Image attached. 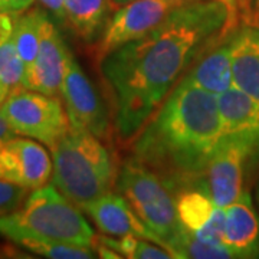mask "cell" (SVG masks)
Returning a JSON list of instances; mask_svg holds the SVG:
<instances>
[{
    "instance_id": "1",
    "label": "cell",
    "mask_w": 259,
    "mask_h": 259,
    "mask_svg": "<svg viewBox=\"0 0 259 259\" xmlns=\"http://www.w3.org/2000/svg\"><path fill=\"white\" fill-rule=\"evenodd\" d=\"M238 6L186 0L157 28L100 61L122 141L136 139L161 102L204 52L236 29Z\"/></svg>"
},
{
    "instance_id": "2",
    "label": "cell",
    "mask_w": 259,
    "mask_h": 259,
    "mask_svg": "<svg viewBox=\"0 0 259 259\" xmlns=\"http://www.w3.org/2000/svg\"><path fill=\"white\" fill-rule=\"evenodd\" d=\"M223 134L218 95L183 76L136 136L133 156L176 194L207 186L209 160Z\"/></svg>"
},
{
    "instance_id": "3",
    "label": "cell",
    "mask_w": 259,
    "mask_h": 259,
    "mask_svg": "<svg viewBox=\"0 0 259 259\" xmlns=\"http://www.w3.org/2000/svg\"><path fill=\"white\" fill-rule=\"evenodd\" d=\"M51 153L52 185L82 210L117 186L118 173L111 153L88 131L71 130Z\"/></svg>"
},
{
    "instance_id": "4",
    "label": "cell",
    "mask_w": 259,
    "mask_h": 259,
    "mask_svg": "<svg viewBox=\"0 0 259 259\" xmlns=\"http://www.w3.org/2000/svg\"><path fill=\"white\" fill-rule=\"evenodd\" d=\"M3 218L25 231L66 245L94 249L97 239L79 207L61 193L55 185L35 189L18 210L6 213Z\"/></svg>"
},
{
    "instance_id": "5",
    "label": "cell",
    "mask_w": 259,
    "mask_h": 259,
    "mask_svg": "<svg viewBox=\"0 0 259 259\" xmlns=\"http://www.w3.org/2000/svg\"><path fill=\"white\" fill-rule=\"evenodd\" d=\"M117 190L168 250L183 226L177 218L175 194L164 182L133 156L121 167Z\"/></svg>"
},
{
    "instance_id": "6",
    "label": "cell",
    "mask_w": 259,
    "mask_h": 259,
    "mask_svg": "<svg viewBox=\"0 0 259 259\" xmlns=\"http://www.w3.org/2000/svg\"><path fill=\"white\" fill-rule=\"evenodd\" d=\"M0 115L16 134L35 139L49 150L71 131L61 100L28 88L10 94L0 107Z\"/></svg>"
},
{
    "instance_id": "7",
    "label": "cell",
    "mask_w": 259,
    "mask_h": 259,
    "mask_svg": "<svg viewBox=\"0 0 259 259\" xmlns=\"http://www.w3.org/2000/svg\"><path fill=\"white\" fill-rule=\"evenodd\" d=\"M258 147V134H223L206 171L207 189L216 207H226L243 193L245 166Z\"/></svg>"
},
{
    "instance_id": "8",
    "label": "cell",
    "mask_w": 259,
    "mask_h": 259,
    "mask_svg": "<svg viewBox=\"0 0 259 259\" xmlns=\"http://www.w3.org/2000/svg\"><path fill=\"white\" fill-rule=\"evenodd\" d=\"M186 0H133L114 12L102 32L95 55L101 61L112 51L144 36Z\"/></svg>"
},
{
    "instance_id": "9",
    "label": "cell",
    "mask_w": 259,
    "mask_h": 259,
    "mask_svg": "<svg viewBox=\"0 0 259 259\" xmlns=\"http://www.w3.org/2000/svg\"><path fill=\"white\" fill-rule=\"evenodd\" d=\"M59 95L62 97L71 130L88 131L98 139L105 140L110 130L107 110L71 52L66 59Z\"/></svg>"
},
{
    "instance_id": "10",
    "label": "cell",
    "mask_w": 259,
    "mask_h": 259,
    "mask_svg": "<svg viewBox=\"0 0 259 259\" xmlns=\"http://www.w3.org/2000/svg\"><path fill=\"white\" fill-rule=\"evenodd\" d=\"M54 163L44 146L33 140H9L0 146V179L35 190L49 182Z\"/></svg>"
},
{
    "instance_id": "11",
    "label": "cell",
    "mask_w": 259,
    "mask_h": 259,
    "mask_svg": "<svg viewBox=\"0 0 259 259\" xmlns=\"http://www.w3.org/2000/svg\"><path fill=\"white\" fill-rule=\"evenodd\" d=\"M69 49L49 16L45 18L36 59L25 74L23 87L37 93L61 94Z\"/></svg>"
},
{
    "instance_id": "12",
    "label": "cell",
    "mask_w": 259,
    "mask_h": 259,
    "mask_svg": "<svg viewBox=\"0 0 259 259\" xmlns=\"http://www.w3.org/2000/svg\"><path fill=\"white\" fill-rule=\"evenodd\" d=\"M83 210L93 218L94 223L104 235L114 238L134 235L163 246L158 236L140 219L139 214L120 193L108 192L87 204Z\"/></svg>"
},
{
    "instance_id": "13",
    "label": "cell",
    "mask_w": 259,
    "mask_h": 259,
    "mask_svg": "<svg viewBox=\"0 0 259 259\" xmlns=\"http://www.w3.org/2000/svg\"><path fill=\"white\" fill-rule=\"evenodd\" d=\"M233 87L259 101V26L243 25L231 36Z\"/></svg>"
},
{
    "instance_id": "14",
    "label": "cell",
    "mask_w": 259,
    "mask_h": 259,
    "mask_svg": "<svg viewBox=\"0 0 259 259\" xmlns=\"http://www.w3.org/2000/svg\"><path fill=\"white\" fill-rule=\"evenodd\" d=\"M226 223L223 243L232 249L238 258L250 256L259 248V218L253 210L248 192L225 207Z\"/></svg>"
},
{
    "instance_id": "15",
    "label": "cell",
    "mask_w": 259,
    "mask_h": 259,
    "mask_svg": "<svg viewBox=\"0 0 259 259\" xmlns=\"http://www.w3.org/2000/svg\"><path fill=\"white\" fill-rule=\"evenodd\" d=\"M231 36L209 48L186 72V79L213 95L232 88Z\"/></svg>"
},
{
    "instance_id": "16",
    "label": "cell",
    "mask_w": 259,
    "mask_h": 259,
    "mask_svg": "<svg viewBox=\"0 0 259 259\" xmlns=\"http://www.w3.org/2000/svg\"><path fill=\"white\" fill-rule=\"evenodd\" d=\"M0 235L6 239L18 243L32 253L51 259H91L95 256L94 249L66 245L54 241L44 235L29 232L8 222L3 214H0Z\"/></svg>"
},
{
    "instance_id": "17",
    "label": "cell",
    "mask_w": 259,
    "mask_h": 259,
    "mask_svg": "<svg viewBox=\"0 0 259 259\" xmlns=\"http://www.w3.org/2000/svg\"><path fill=\"white\" fill-rule=\"evenodd\" d=\"M218 105L225 134L248 133L259 136V101L255 98L232 87L218 95Z\"/></svg>"
},
{
    "instance_id": "18",
    "label": "cell",
    "mask_w": 259,
    "mask_h": 259,
    "mask_svg": "<svg viewBox=\"0 0 259 259\" xmlns=\"http://www.w3.org/2000/svg\"><path fill=\"white\" fill-rule=\"evenodd\" d=\"M111 9H115L111 0H65L64 20L81 39L91 42Z\"/></svg>"
},
{
    "instance_id": "19",
    "label": "cell",
    "mask_w": 259,
    "mask_h": 259,
    "mask_svg": "<svg viewBox=\"0 0 259 259\" xmlns=\"http://www.w3.org/2000/svg\"><path fill=\"white\" fill-rule=\"evenodd\" d=\"M179 222L187 232L196 233L212 218L216 206L207 186H192L175 194Z\"/></svg>"
},
{
    "instance_id": "20",
    "label": "cell",
    "mask_w": 259,
    "mask_h": 259,
    "mask_svg": "<svg viewBox=\"0 0 259 259\" xmlns=\"http://www.w3.org/2000/svg\"><path fill=\"white\" fill-rule=\"evenodd\" d=\"M48 15L42 10H30L19 15L15 32H13V42L16 45L19 56L25 65V74L30 69L36 59L40 37H42V28Z\"/></svg>"
},
{
    "instance_id": "21",
    "label": "cell",
    "mask_w": 259,
    "mask_h": 259,
    "mask_svg": "<svg viewBox=\"0 0 259 259\" xmlns=\"http://www.w3.org/2000/svg\"><path fill=\"white\" fill-rule=\"evenodd\" d=\"M97 242L108 246L110 249L117 252L121 258L131 259H173L175 256L168 250L154 242L143 239L134 235L120 236L114 239V236H98Z\"/></svg>"
},
{
    "instance_id": "22",
    "label": "cell",
    "mask_w": 259,
    "mask_h": 259,
    "mask_svg": "<svg viewBox=\"0 0 259 259\" xmlns=\"http://www.w3.org/2000/svg\"><path fill=\"white\" fill-rule=\"evenodd\" d=\"M170 253L176 259L194 258V259H229L238 258V255L229 249L226 245L213 246L200 241L194 233L186 229L180 232L175 241L168 246Z\"/></svg>"
},
{
    "instance_id": "23",
    "label": "cell",
    "mask_w": 259,
    "mask_h": 259,
    "mask_svg": "<svg viewBox=\"0 0 259 259\" xmlns=\"http://www.w3.org/2000/svg\"><path fill=\"white\" fill-rule=\"evenodd\" d=\"M25 65L19 56L13 37L8 39L0 45V82L9 97L25 88Z\"/></svg>"
},
{
    "instance_id": "24",
    "label": "cell",
    "mask_w": 259,
    "mask_h": 259,
    "mask_svg": "<svg viewBox=\"0 0 259 259\" xmlns=\"http://www.w3.org/2000/svg\"><path fill=\"white\" fill-rule=\"evenodd\" d=\"M225 223H226V213L225 207H216L213 212L212 218L209 222L204 225L203 228L194 235L203 241L204 243H209L213 246H222L223 243V233H225Z\"/></svg>"
},
{
    "instance_id": "25",
    "label": "cell",
    "mask_w": 259,
    "mask_h": 259,
    "mask_svg": "<svg viewBox=\"0 0 259 259\" xmlns=\"http://www.w3.org/2000/svg\"><path fill=\"white\" fill-rule=\"evenodd\" d=\"M29 189L0 179V214L18 210L29 196Z\"/></svg>"
},
{
    "instance_id": "26",
    "label": "cell",
    "mask_w": 259,
    "mask_h": 259,
    "mask_svg": "<svg viewBox=\"0 0 259 259\" xmlns=\"http://www.w3.org/2000/svg\"><path fill=\"white\" fill-rule=\"evenodd\" d=\"M19 15L20 13H12V12L0 10V45L13 36Z\"/></svg>"
},
{
    "instance_id": "27",
    "label": "cell",
    "mask_w": 259,
    "mask_h": 259,
    "mask_svg": "<svg viewBox=\"0 0 259 259\" xmlns=\"http://www.w3.org/2000/svg\"><path fill=\"white\" fill-rule=\"evenodd\" d=\"M35 0H0V10L12 12V13H22L33 5Z\"/></svg>"
},
{
    "instance_id": "28",
    "label": "cell",
    "mask_w": 259,
    "mask_h": 259,
    "mask_svg": "<svg viewBox=\"0 0 259 259\" xmlns=\"http://www.w3.org/2000/svg\"><path fill=\"white\" fill-rule=\"evenodd\" d=\"M45 9H48L51 13H54L58 19H64V5L65 0H39Z\"/></svg>"
},
{
    "instance_id": "29",
    "label": "cell",
    "mask_w": 259,
    "mask_h": 259,
    "mask_svg": "<svg viewBox=\"0 0 259 259\" xmlns=\"http://www.w3.org/2000/svg\"><path fill=\"white\" fill-rule=\"evenodd\" d=\"M15 137H18V134L8 124V121L0 115V146H3L5 143H8L9 140L15 139Z\"/></svg>"
},
{
    "instance_id": "30",
    "label": "cell",
    "mask_w": 259,
    "mask_h": 259,
    "mask_svg": "<svg viewBox=\"0 0 259 259\" xmlns=\"http://www.w3.org/2000/svg\"><path fill=\"white\" fill-rule=\"evenodd\" d=\"M8 98V94L5 91V88H3V85L0 82V107H2V104L5 102V100Z\"/></svg>"
},
{
    "instance_id": "31",
    "label": "cell",
    "mask_w": 259,
    "mask_h": 259,
    "mask_svg": "<svg viewBox=\"0 0 259 259\" xmlns=\"http://www.w3.org/2000/svg\"><path fill=\"white\" fill-rule=\"evenodd\" d=\"M111 2L115 8H120V6H122V5H127V3L133 2V0H111Z\"/></svg>"
},
{
    "instance_id": "32",
    "label": "cell",
    "mask_w": 259,
    "mask_h": 259,
    "mask_svg": "<svg viewBox=\"0 0 259 259\" xmlns=\"http://www.w3.org/2000/svg\"><path fill=\"white\" fill-rule=\"evenodd\" d=\"M218 2H223L229 6H238V0H218Z\"/></svg>"
},
{
    "instance_id": "33",
    "label": "cell",
    "mask_w": 259,
    "mask_h": 259,
    "mask_svg": "<svg viewBox=\"0 0 259 259\" xmlns=\"http://www.w3.org/2000/svg\"><path fill=\"white\" fill-rule=\"evenodd\" d=\"M256 200H258V204H259V185H258V189H256Z\"/></svg>"
},
{
    "instance_id": "34",
    "label": "cell",
    "mask_w": 259,
    "mask_h": 259,
    "mask_svg": "<svg viewBox=\"0 0 259 259\" xmlns=\"http://www.w3.org/2000/svg\"><path fill=\"white\" fill-rule=\"evenodd\" d=\"M256 10H258L259 13V0H256Z\"/></svg>"
},
{
    "instance_id": "35",
    "label": "cell",
    "mask_w": 259,
    "mask_h": 259,
    "mask_svg": "<svg viewBox=\"0 0 259 259\" xmlns=\"http://www.w3.org/2000/svg\"><path fill=\"white\" fill-rule=\"evenodd\" d=\"M241 2H248V0H241Z\"/></svg>"
}]
</instances>
